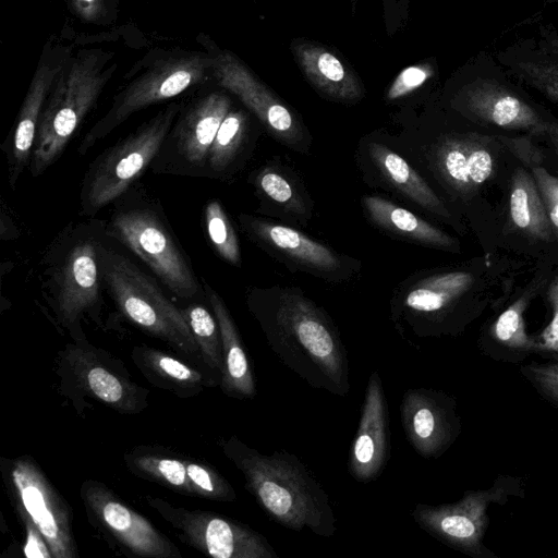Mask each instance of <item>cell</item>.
Returning <instances> with one entry per match:
<instances>
[{
  "label": "cell",
  "instance_id": "cb8c5ba5",
  "mask_svg": "<svg viewBox=\"0 0 558 558\" xmlns=\"http://www.w3.org/2000/svg\"><path fill=\"white\" fill-rule=\"evenodd\" d=\"M205 292L222 341L223 368L219 386L228 397L240 400L253 399L256 396V384L236 325L220 295L208 284H205Z\"/></svg>",
  "mask_w": 558,
  "mask_h": 558
},
{
  "label": "cell",
  "instance_id": "60d3db41",
  "mask_svg": "<svg viewBox=\"0 0 558 558\" xmlns=\"http://www.w3.org/2000/svg\"><path fill=\"white\" fill-rule=\"evenodd\" d=\"M75 5L82 16L92 19L98 8V0H75Z\"/></svg>",
  "mask_w": 558,
  "mask_h": 558
},
{
  "label": "cell",
  "instance_id": "2e32d148",
  "mask_svg": "<svg viewBox=\"0 0 558 558\" xmlns=\"http://www.w3.org/2000/svg\"><path fill=\"white\" fill-rule=\"evenodd\" d=\"M400 416L408 441L426 459L441 457L462 432L457 399L442 390H405L400 403Z\"/></svg>",
  "mask_w": 558,
  "mask_h": 558
},
{
  "label": "cell",
  "instance_id": "d4e9b609",
  "mask_svg": "<svg viewBox=\"0 0 558 558\" xmlns=\"http://www.w3.org/2000/svg\"><path fill=\"white\" fill-rule=\"evenodd\" d=\"M361 202L368 220L389 234L437 250L460 251L454 238L381 196L365 195Z\"/></svg>",
  "mask_w": 558,
  "mask_h": 558
},
{
  "label": "cell",
  "instance_id": "f35d334b",
  "mask_svg": "<svg viewBox=\"0 0 558 558\" xmlns=\"http://www.w3.org/2000/svg\"><path fill=\"white\" fill-rule=\"evenodd\" d=\"M547 300L553 310L550 323L535 337L543 352L558 353V275L551 280L547 290Z\"/></svg>",
  "mask_w": 558,
  "mask_h": 558
},
{
  "label": "cell",
  "instance_id": "f1b7e54d",
  "mask_svg": "<svg viewBox=\"0 0 558 558\" xmlns=\"http://www.w3.org/2000/svg\"><path fill=\"white\" fill-rule=\"evenodd\" d=\"M509 217L512 226L531 239L548 242L555 236L535 180L523 168L511 178Z\"/></svg>",
  "mask_w": 558,
  "mask_h": 558
},
{
  "label": "cell",
  "instance_id": "4fadbf2b",
  "mask_svg": "<svg viewBox=\"0 0 558 558\" xmlns=\"http://www.w3.org/2000/svg\"><path fill=\"white\" fill-rule=\"evenodd\" d=\"M111 234L132 251L178 296L198 295L199 286L165 225L149 209L123 210L111 219Z\"/></svg>",
  "mask_w": 558,
  "mask_h": 558
},
{
  "label": "cell",
  "instance_id": "d6a6232c",
  "mask_svg": "<svg viewBox=\"0 0 558 558\" xmlns=\"http://www.w3.org/2000/svg\"><path fill=\"white\" fill-rule=\"evenodd\" d=\"M247 129V117L243 111L230 110L208 149L207 161L215 171L225 170L240 149Z\"/></svg>",
  "mask_w": 558,
  "mask_h": 558
},
{
  "label": "cell",
  "instance_id": "ffe728a7",
  "mask_svg": "<svg viewBox=\"0 0 558 558\" xmlns=\"http://www.w3.org/2000/svg\"><path fill=\"white\" fill-rule=\"evenodd\" d=\"M65 49L53 48L43 58L31 82L17 116L9 153V181L14 187L20 174L32 159L41 112L53 82L70 56Z\"/></svg>",
  "mask_w": 558,
  "mask_h": 558
},
{
  "label": "cell",
  "instance_id": "277c9868",
  "mask_svg": "<svg viewBox=\"0 0 558 558\" xmlns=\"http://www.w3.org/2000/svg\"><path fill=\"white\" fill-rule=\"evenodd\" d=\"M98 258L101 277L125 318L179 353L203 362L182 310L165 295L149 276L126 256L101 245L98 247Z\"/></svg>",
  "mask_w": 558,
  "mask_h": 558
},
{
  "label": "cell",
  "instance_id": "6da1fadb",
  "mask_svg": "<svg viewBox=\"0 0 558 558\" xmlns=\"http://www.w3.org/2000/svg\"><path fill=\"white\" fill-rule=\"evenodd\" d=\"M247 307L276 356L306 384L335 396L350 391L349 360L328 313L299 288H255Z\"/></svg>",
  "mask_w": 558,
  "mask_h": 558
},
{
  "label": "cell",
  "instance_id": "30bf717a",
  "mask_svg": "<svg viewBox=\"0 0 558 558\" xmlns=\"http://www.w3.org/2000/svg\"><path fill=\"white\" fill-rule=\"evenodd\" d=\"M59 377L72 392L100 401L122 414H137L148 407L149 391L135 383L124 364L86 338L66 343L59 357Z\"/></svg>",
  "mask_w": 558,
  "mask_h": 558
},
{
  "label": "cell",
  "instance_id": "836d02e7",
  "mask_svg": "<svg viewBox=\"0 0 558 558\" xmlns=\"http://www.w3.org/2000/svg\"><path fill=\"white\" fill-rule=\"evenodd\" d=\"M205 225L209 240L226 262L239 266L241 252L236 233L218 201H211L205 209Z\"/></svg>",
  "mask_w": 558,
  "mask_h": 558
},
{
  "label": "cell",
  "instance_id": "484cf974",
  "mask_svg": "<svg viewBox=\"0 0 558 558\" xmlns=\"http://www.w3.org/2000/svg\"><path fill=\"white\" fill-rule=\"evenodd\" d=\"M230 98L214 92L197 100L185 113L178 126V146L182 156L201 163L219 130L221 122L230 111Z\"/></svg>",
  "mask_w": 558,
  "mask_h": 558
},
{
  "label": "cell",
  "instance_id": "d590c367",
  "mask_svg": "<svg viewBox=\"0 0 558 558\" xmlns=\"http://www.w3.org/2000/svg\"><path fill=\"white\" fill-rule=\"evenodd\" d=\"M556 354V357L547 362H531L520 366V373L542 399L558 408V353Z\"/></svg>",
  "mask_w": 558,
  "mask_h": 558
},
{
  "label": "cell",
  "instance_id": "9a60e30c",
  "mask_svg": "<svg viewBox=\"0 0 558 558\" xmlns=\"http://www.w3.org/2000/svg\"><path fill=\"white\" fill-rule=\"evenodd\" d=\"M239 219L253 241L293 270L340 282L350 279L360 268L355 259L339 254L296 229L250 215H240Z\"/></svg>",
  "mask_w": 558,
  "mask_h": 558
},
{
  "label": "cell",
  "instance_id": "603a6c76",
  "mask_svg": "<svg viewBox=\"0 0 558 558\" xmlns=\"http://www.w3.org/2000/svg\"><path fill=\"white\" fill-rule=\"evenodd\" d=\"M531 299L532 293L525 292L490 323L478 339L482 354L499 362L519 363L543 352L537 339L525 328L524 313Z\"/></svg>",
  "mask_w": 558,
  "mask_h": 558
},
{
  "label": "cell",
  "instance_id": "4316f807",
  "mask_svg": "<svg viewBox=\"0 0 558 558\" xmlns=\"http://www.w3.org/2000/svg\"><path fill=\"white\" fill-rule=\"evenodd\" d=\"M367 154L381 178L399 194L438 217L451 218L429 184L399 154L379 143L368 144Z\"/></svg>",
  "mask_w": 558,
  "mask_h": 558
},
{
  "label": "cell",
  "instance_id": "e575fe53",
  "mask_svg": "<svg viewBox=\"0 0 558 558\" xmlns=\"http://www.w3.org/2000/svg\"><path fill=\"white\" fill-rule=\"evenodd\" d=\"M186 475L193 496L215 501L236 499L232 485L209 464L186 460Z\"/></svg>",
  "mask_w": 558,
  "mask_h": 558
},
{
  "label": "cell",
  "instance_id": "44dd1931",
  "mask_svg": "<svg viewBox=\"0 0 558 558\" xmlns=\"http://www.w3.org/2000/svg\"><path fill=\"white\" fill-rule=\"evenodd\" d=\"M131 359L153 386L169 390L180 398L194 397L203 392L205 387L220 384L219 373L201 371L162 350L145 344L134 347Z\"/></svg>",
  "mask_w": 558,
  "mask_h": 558
},
{
  "label": "cell",
  "instance_id": "b9f144b4",
  "mask_svg": "<svg viewBox=\"0 0 558 558\" xmlns=\"http://www.w3.org/2000/svg\"><path fill=\"white\" fill-rule=\"evenodd\" d=\"M551 142L558 153V125L548 126Z\"/></svg>",
  "mask_w": 558,
  "mask_h": 558
},
{
  "label": "cell",
  "instance_id": "8fae6325",
  "mask_svg": "<svg viewBox=\"0 0 558 558\" xmlns=\"http://www.w3.org/2000/svg\"><path fill=\"white\" fill-rule=\"evenodd\" d=\"M147 504L175 531L178 538L215 558H279L262 534L219 513L177 507L160 497Z\"/></svg>",
  "mask_w": 558,
  "mask_h": 558
},
{
  "label": "cell",
  "instance_id": "4dcf8cb0",
  "mask_svg": "<svg viewBox=\"0 0 558 558\" xmlns=\"http://www.w3.org/2000/svg\"><path fill=\"white\" fill-rule=\"evenodd\" d=\"M258 193L274 206L295 217L307 218L310 205L294 181L280 168L265 166L254 178Z\"/></svg>",
  "mask_w": 558,
  "mask_h": 558
},
{
  "label": "cell",
  "instance_id": "5b68a950",
  "mask_svg": "<svg viewBox=\"0 0 558 558\" xmlns=\"http://www.w3.org/2000/svg\"><path fill=\"white\" fill-rule=\"evenodd\" d=\"M474 284L468 270H440L407 279L391 301V319L399 335L409 340L456 337L475 317L464 306Z\"/></svg>",
  "mask_w": 558,
  "mask_h": 558
},
{
  "label": "cell",
  "instance_id": "7402d4cb",
  "mask_svg": "<svg viewBox=\"0 0 558 558\" xmlns=\"http://www.w3.org/2000/svg\"><path fill=\"white\" fill-rule=\"evenodd\" d=\"M292 50L308 82L325 97L340 102L363 97L364 88L355 73L324 46L298 40Z\"/></svg>",
  "mask_w": 558,
  "mask_h": 558
},
{
  "label": "cell",
  "instance_id": "8d00e7d4",
  "mask_svg": "<svg viewBox=\"0 0 558 558\" xmlns=\"http://www.w3.org/2000/svg\"><path fill=\"white\" fill-rule=\"evenodd\" d=\"M531 173L541 194L554 235L558 239V177L549 173L542 166L532 167Z\"/></svg>",
  "mask_w": 558,
  "mask_h": 558
},
{
  "label": "cell",
  "instance_id": "5bb4252c",
  "mask_svg": "<svg viewBox=\"0 0 558 558\" xmlns=\"http://www.w3.org/2000/svg\"><path fill=\"white\" fill-rule=\"evenodd\" d=\"M203 46L211 57V76L218 84L235 95L277 141L295 151H307L310 142L298 117L233 53L214 43Z\"/></svg>",
  "mask_w": 558,
  "mask_h": 558
},
{
  "label": "cell",
  "instance_id": "ba28073f",
  "mask_svg": "<svg viewBox=\"0 0 558 558\" xmlns=\"http://www.w3.org/2000/svg\"><path fill=\"white\" fill-rule=\"evenodd\" d=\"M208 52L183 51L168 54L116 95L107 113L89 130L78 147L82 155L134 112L172 98L211 75Z\"/></svg>",
  "mask_w": 558,
  "mask_h": 558
},
{
  "label": "cell",
  "instance_id": "e0dca14e",
  "mask_svg": "<svg viewBox=\"0 0 558 558\" xmlns=\"http://www.w3.org/2000/svg\"><path fill=\"white\" fill-rule=\"evenodd\" d=\"M98 247L90 238L76 241L56 272L54 310L73 340L85 337L80 319L98 310L100 302Z\"/></svg>",
  "mask_w": 558,
  "mask_h": 558
},
{
  "label": "cell",
  "instance_id": "52a82bcc",
  "mask_svg": "<svg viewBox=\"0 0 558 558\" xmlns=\"http://www.w3.org/2000/svg\"><path fill=\"white\" fill-rule=\"evenodd\" d=\"M179 111L171 104L90 166L82 190L83 211L93 215L122 195L157 155Z\"/></svg>",
  "mask_w": 558,
  "mask_h": 558
},
{
  "label": "cell",
  "instance_id": "ac0fdd59",
  "mask_svg": "<svg viewBox=\"0 0 558 558\" xmlns=\"http://www.w3.org/2000/svg\"><path fill=\"white\" fill-rule=\"evenodd\" d=\"M390 420L379 373L368 377L361 416L349 456V472L360 483L375 481L390 458Z\"/></svg>",
  "mask_w": 558,
  "mask_h": 558
},
{
  "label": "cell",
  "instance_id": "7a4b0ae2",
  "mask_svg": "<svg viewBox=\"0 0 558 558\" xmlns=\"http://www.w3.org/2000/svg\"><path fill=\"white\" fill-rule=\"evenodd\" d=\"M220 446L269 518L295 532L307 529L323 537L336 533L337 518L327 492L295 454L286 450L265 454L236 436L221 440Z\"/></svg>",
  "mask_w": 558,
  "mask_h": 558
},
{
  "label": "cell",
  "instance_id": "9c48e42d",
  "mask_svg": "<svg viewBox=\"0 0 558 558\" xmlns=\"http://www.w3.org/2000/svg\"><path fill=\"white\" fill-rule=\"evenodd\" d=\"M2 474L16 512L31 518L52 557L77 558L72 508L37 462L26 454L4 460Z\"/></svg>",
  "mask_w": 558,
  "mask_h": 558
},
{
  "label": "cell",
  "instance_id": "f546056e",
  "mask_svg": "<svg viewBox=\"0 0 558 558\" xmlns=\"http://www.w3.org/2000/svg\"><path fill=\"white\" fill-rule=\"evenodd\" d=\"M124 462L137 477L173 492L193 496L186 475V460L157 448L140 446L124 454Z\"/></svg>",
  "mask_w": 558,
  "mask_h": 558
},
{
  "label": "cell",
  "instance_id": "8992f818",
  "mask_svg": "<svg viewBox=\"0 0 558 558\" xmlns=\"http://www.w3.org/2000/svg\"><path fill=\"white\" fill-rule=\"evenodd\" d=\"M525 480L498 475L492 486L465 490L451 504H416L412 519L426 533L442 544L473 558H498L484 544L492 505L505 506L512 498H524Z\"/></svg>",
  "mask_w": 558,
  "mask_h": 558
},
{
  "label": "cell",
  "instance_id": "7bdbcfd3",
  "mask_svg": "<svg viewBox=\"0 0 558 558\" xmlns=\"http://www.w3.org/2000/svg\"><path fill=\"white\" fill-rule=\"evenodd\" d=\"M389 4H390V1L388 0V9H389ZM388 9H387V11H388Z\"/></svg>",
  "mask_w": 558,
  "mask_h": 558
},
{
  "label": "cell",
  "instance_id": "3957f363",
  "mask_svg": "<svg viewBox=\"0 0 558 558\" xmlns=\"http://www.w3.org/2000/svg\"><path fill=\"white\" fill-rule=\"evenodd\" d=\"M113 53L84 49L69 56L58 73L41 112L31 159L33 177L43 173L96 105L117 70Z\"/></svg>",
  "mask_w": 558,
  "mask_h": 558
},
{
  "label": "cell",
  "instance_id": "83f0119b",
  "mask_svg": "<svg viewBox=\"0 0 558 558\" xmlns=\"http://www.w3.org/2000/svg\"><path fill=\"white\" fill-rule=\"evenodd\" d=\"M466 109L480 121L504 129L531 132L548 129L526 104L504 92H470L466 96Z\"/></svg>",
  "mask_w": 558,
  "mask_h": 558
},
{
  "label": "cell",
  "instance_id": "ab89813d",
  "mask_svg": "<svg viewBox=\"0 0 558 558\" xmlns=\"http://www.w3.org/2000/svg\"><path fill=\"white\" fill-rule=\"evenodd\" d=\"M26 531L24 555L26 557L53 558L39 530L25 513H17Z\"/></svg>",
  "mask_w": 558,
  "mask_h": 558
},
{
  "label": "cell",
  "instance_id": "7c38bea8",
  "mask_svg": "<svg viewBox=\"0 0 558 558\" xmlns=\"http://www.w3.org/2000/svg\"><path fill=\"white\" fill-rule=\"evenodd\" d=\"M80 495L90 524L125 555L182 558L179 548L165 534L104 483L86 480Z\"/></svg>",
  "mask_w": 558,
  "mask_h": 558
},
{
  "label": "cell",
  "instance_id": "1f68e13d",
  "mask_svg": "<svg viewBox=\"0 0 558 558\" xmlns=\"http://www.w3.org/2000/svg\"><path fill=\"white\" fill-rule=\"evenodd\" d=\"M182 312L198 345L205 366L210 371L218 372L221 376L223 368L222 341L215 315L197 304H191Z\"/></svg>",
  "mask_w": 558,
  "mask_h": 558
},
{
  "label": "cell",
  "instance_id": "d6986e66",
  "mask_svg": "<svg viewBox=\"0 0 558 558\" xmlns=\"http://www.w3.org/2000/svg\"><path fill=\"white\" fill-rule=\"evenodd\" d=\"M432 166L447 186L468 195L493 177L496 156L489 140L472 134H451L434 145Z\"/></svg>",
  "mask_w": 558,
  "mask_h": 558
},
{
  "label": "cell",
  "instance_id": "74e56055",
  "mask_svg": "<svg viewBox=\"0 0 558 558\" xmlns=\"http://www.w3.org/2000/svg\"><path fill=\"white\" fill-rule=\"evenodd\" d=\"M432 71L427 64H415L402 70L390 84L386 99L398 100L422 86L430 76Z\"/></svg>",
  "mask_w": 558,
  "mask_h": 558
}]
</instances>
